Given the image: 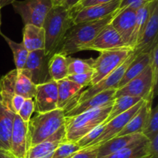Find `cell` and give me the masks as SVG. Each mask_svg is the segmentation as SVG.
<instances>
[{
    "mask_svg": "<svg viewBox=\"0 0 158 158\" xmlns=\"http://www.w3.org/2000/svg\"><path fill=\"white\" fill-rule=\"evenodd\" d=\"M15 115L2 104L0 99V150L10 151V138Z\"/></svg>",
    "mask_w": 158,
    "mask_h": 158,
    "instance_id": "23",
    "label": "cell"
},
{
    "mask_svg": "<svg viewBox=\"0 0 158 158\" xmlns=\"http://www.w3.org/2000/svg\"><path fill=\"white\" fill-rule=\"evenodd\" d=\"M158 134V106L151 108L149 117L146 122L144 128L142 131V134L146 137L148 140L157 135Z\"/></svg>",
    "mask_w": 158,
    "mask_h": 158,
    "instance_id": "32",
    "label": "cell"
},
{
    "mask_svg": "<svg viewBox=\"0 0 158 158\" xmlns=\"http://www.w3.org/2000/svg\"><path fill=\"white\" fill-rule=\"evenodd\" d=\"M0 158H15V157L11 154L10 151L0 150Z\"/></svg>",
    "mask_w": 158,
    "mask_h": 158,
    "instance_id": "45",
    "label": "cell"
},
{
    "mask_svg": "<svg viewBox=\"0 0 158 158\" xmlns=\"http://www.w3.org/2000/svg\"><path fill=\"white\" fill-rule=\"evenodd\" d=\"M158 4L155 6L149 17L146 26L134 49L136 56L143 52H150L154 45L158 43Z\"/></svg>",
    "mask_w": 158,
    "mask_h": 158,
    "instance_id": "16",
    "label": "cell"
},
{
    "mask_svg": "<svg viewBox=\"0 0 158 158\" xmlns=\"http://www.w3.org/2000/svg\"><path fill=\"white\" fill-rule=\"evenodd\" d=\"M135 56L136 55L133 52L129 56V57L125 60L124 63H122L114 72L111 73L110 75L106 76L105 78L100 80L97 84L94 85V86H90L88 89H85L83 92H82L78 97L77 104L82 103L84 100H87V99L90 98V97H94V96L97 95V94H100V93L103 92V91L109 90V89H117V86H118L119 83L121 80L127 68L128 67L130 63L134 60Z\"/></svg>",
    "mask_w": 158,
    "mask_h": 158,
    "instance_id": "8",
    "label": "cell"
},
{
    "mask_svg": "<svg viewBox=\"0 0 158 158\" xmlns=\"http://www.w3.org/2000/svg\"><path fill=\"white\" fill-rule=\"evenodd\" d=\"M143 158H158V156L149 155V156H147V157H143Z\"/></svg>",
    "mask_w": 158,
    "mask_h": 158,
    "instance_id": "49",
    "label": "cell"
},
{
    "mask_svg": "<svg viewBox=\"0 0 158 158\" xmlns=\"http://www.w3.org/2000/svg\"><path fill=\"white\" fill-rule=\"evenodd\" d=\"M16 77L17 69H15L0 78V99L2 104L12 112H13L12 100L15 95V86Z\"/></svg>",
    "mask_w": 158,
    "mask_h": 158,
    "instance_id": "26",
    "label": "cell"
},
{
    "mask_svg": "<svg viewBox=\"0 0 158 158\" xmlns=\"http://www.w3.org/2000/svg\"><path fill=\"white\" fill-rule=\"evenodd\" d=\"M0 35L6 40V43H8L9 46L10 47L11 50H12V54H13L15 69L17 70H20V69H23L25 64H26V60H27L28 56H29V52L26 49L23 42L22 43H15V41L8 38L6 35H5L2 32L0 33Z\"/></svg>",
    "mask_w": 158,
    "mask_h": 158,
    "instance_id": "31",
    "label": "cell"
},
{
    "mask_svg": "<svg viewBox=\"0 0 158 158\" xmlns=\"http://www.w3.org/2000/svg\"><path fill=\"white\" fill-rule=\"evenodd\" d=\"M99 146H91L81 148L69 158H97Z\"/></svg>",
    "mask_w": 158,
    "mask_h": 158,
    "instance_id": "39",
    "label": "cell"
},
{
    "mask_svg": "<svg viewBox=\"0 0 158 158\" xmlns=\"http://www.w3.org/2000/svg\"><path fill=\"white\" fill-rule=\"evenodd\" d=\"M111 1H113V0H82L81 2H80L77 7L71 9V11H72V12H76V11L82 9V8L89 7V6L103 4V3L109 2H111Z\"/></svg>",
    "mask_w": 158,
    "mask_h": 158,
    "instance_id": "41",
    "label": "cell"
},
{
    "mask_svg": "<svg viewBox=\"0 0 158 158\" xmlns=\"http://www.w3.org/2000/svg\"><path fill=\"white\" fill-rule=\"evenodd\" d=\"M141 100H143L141 98H139V97H128V96H121V97L115 98L109 116H108L104 123L110 121L117 116L127 111L128 110L132 108L133 106H135L137 103H138Z\"/></svg>",
    "mask_w": 158,
    "mask_h": 158,
    "instance_id": "30",
    "label": "cell"
},
{
    "mask_svg": "<svg viewBox=\"0 0 158 158\" xmlns=\"http://www.w3.org/2000/svg\"><path fill=\"white\" fill-rule=\"evenodd\" d=\"M136 12V9L131 7H126L121 10L118 9L110 22V25L118 32L127 47H130L131 35L135 26Z\"/></svg>",
    "mask_w": 158,
    "mask_h": 158,
    "instance_id": "15",
    "label": "cell"
},
{
    "mask_svg": "<svg viewBox=\"0 0 158 158\" xmlns=\"http://www.w3.org/2000/svg\"><path fill=\"white\" fill-rule=\"evenodd\" d=\"M68 59H69L68 76L83 73L89 72V71H94L92 66H90L88 60H83L77 58H72L69 56H68Z\"/></svg>",
    "mask_w": 158,
    "mask_h": 158,
    "instance_id": "34",
    "label": "cell"
},
{
    "mask_svg": "<svg viewBox=\"0 0 158 158\" xmlns=\"http://www.w3.org/2000/svg\"><path fill=\"white\" fill-rule=\"evenodd\" d=\"M142 134H135L131 135L120 136L110 139L108 141L102 143L98 148L97 158H104L132 143L133 142L142 138Z\"/></svg>",
    "mask_w": 158,
    "mask_h": 158,
    "instance_id": "22",
    "label": "cell"
},
{
    "mask_svg": "<svg viewBox=\"0 0 158 158\" xmlns=\"http://www.w3.org/2000/svg\"><path fill=\"white\" fill-rule=\"evenodd\" d=\"M93 74H94V71H89V72L83 73L69 75L66 78L84 88L91 85Z\"/></svg>",
    "mask_w": 158,
    "mask_h": 158,
    "instance_id": "38",
    "label": "cell"
},
{
    "mask_svg": "<svg viewBox=\"0 0 158 158\" xmlns=\"http://www.w3.org/2000/svg\"><path fill=\"white\" fill-rule=\"evenodd\" d=\"M113 103L71 117H65L66 140L77 142L88 132L106 121Z\"/></svg>",
    "mask_w": 158,
    "mask_h": 158,
    "instance_id": "3",
    "label": "cell"
},
{
    "mask_svg": "<svg viewBox=\"0 0 158 158\" xmlns=\"http://www.w3.org/2000/svg\"><path fill=\"white\" fill-rule=\"evenodd\" d=\"M81 1L82 0H63L61 6H63L66 9L71 10V9L77 7L81 2Z\"/></svg>",
    "mask_w": 158,
    "mask_h": 158,
    "instance_id": "44",
    "label": "cell"
},
{
    "mask_svg": "<svg viewBox=\"0 0 158 158\" xmlns=\"http://www.w3.org/2000/svg\"><path fill=\"white\" fill-rule=\"evenodd\" d=\"M68 56L54 53L49 60V73L51 80L58 82L66 79L68 76Z\"/></svg>",
    "mask_w": 158,
    "mask_h": 158,
    "instance_id": "29",
    "label": "cell"
},
{
    "mask_svg": "<svg viewBox=\"0 0 158 158\" xmlns=\"http://www.w3.org/2000/svg\"><path fill=\"white\" fill-rule=\"evenodd\" d=\"M143 102V100L139 102L138 103H137L135 106H134L132 108L128 110L127 111L117 116V117L113 118L110 121L105 123L104 130L102 132V134H100V137L97 140H95L91 143L89 147L100 146L102 143H105V142L108 141L110 139L117 137L121 132L122 130L124 128V127L127 124L130 120L134 117V114L140 109Z\"/></svg>",
    "mask_w": 158,
    "mask_h": 158,
    "instance_id": "10",
    "label": "cell"
},
{
    "mask_svg": "<svg viewBox=\"0 0 158 158\" xmlns=\"http://www.w3.org/2000/svg\"><path fill=\"white\" fill-rule=\"evenodd\" d=\"M34 111H35V104H34L33 99H26L17 115H19V117L23 121L28 123Z\"/></svg>",
    "mask_w": 158,
    "mask_h": 158,
    "instance_id": "37",
    "label": "cell"
},
{
    "mask_svg": "<svg viewBox=\"0 0 158 158\" xmlns=\"http://www.w3.org/2000/svg\"><path fill=\"white\" fill-rule=\"evenodd\" d=\"M133 52L134 50L129 47L110 49L100 52L97 59L88 60L94 69L90 86L97 84L117 69Z\"/></svg>",
    "mask_w": 158,
    "mask_h": 158,
    "instance_id": "5",
    "label": "cell"
},
{
    "mask_svg": "<svg viewBox=\"0 0 158 158\" xmlns=\"http://www.w3.org/2000/svg\"><path fill=\"white\" fill-rule=\"evenodd\" d=\"M36 86L31 80L30 74L26 69L17 70L15 93L25 99H34Z\"/></svg>",
    "mask_w": 158,
    "mask_h": 158,
    "instance_id": "28",
    "label": "cell"
},
{
    "mask_svg": "<svg viewBox=\"0 0 158 158\" xmlns=\"http://www.w3.org/2000/svg\"><path fill=\"white\" fill-rule=\"evenodd\" d=\"M149 140L150 154L152 156H158V134Z\"/></svg>",
    "mask_w": 158,
    "mask_h": 158,
    "instance_id": "43",
    "label": "cell"
},
{
    "mask_svg": "<svg viewBox=\"0 0 158 158\" xmlns=\"http://www.w3.org/2000/svg\"><path fill=\"white\" fill-rule=\"evenodd\" d=\"M116 90L117 89H111L109 90L103 91L84 100L82 103L75 105L73 107L64 113L65 117H74L86 111L101 107V106L113 103L115 100Z\"/></svg>",
    "mask_w": 158,
    "mask_h": 158,
    "instance_id": "18",
    "label": "cell"
},
{
    "mask_svg": "<svg viewBox=\"0 0 158 158\" xmlns=\"http://www.w3.org/2000/svg\"><path fill=\"white\" fill-rule=\"evenodd\" d=\"M73 25L71 10L63 6H55L45 17L43 26L45 31V53L51 57L57 52L67 31Z\"/></svg>",
    "mask_w": 158,
    "mask_h": 158,
    "instance_id": "2",
    "label": "cell"
},
{
    "mask_svg": "<svg viewBox=\"0 0 158 158\" xmlns=\"http://www.w3.org/2000/svg\"><path fill=\"white\" fill-rule=\"evenodd\" d=\"M123 47L127 46L124 44L118 32L110 23L100 31V33L91 43L83 46L80 49V51L94 50L100 52Z\"/></svg>",
    "mask_w": 158,
    "mask_h": 158,
    "instance_id": "12",
    "label": "cell"
},
{
    "mask_svg": "<svg viewBox=\"0 0 158 158\" xmlns=\"http://www.w3.org/2000/svg\"><path fill=\"white\" fill-rule=\"evenodd\" d=\"M49 58L46 55L44 49L29 52L23 69L29 71L31 80L35 86L52 80L49 73Z\"/></svg>",
    "mask_w": 158,
    "mask_h": 158,
    "instance_id": "9",
    "label": "cell"
},
{
    "mask_svg": "<svg viewBox=\"0 0 158 158\" xmlns=\"http://www.w3.org/2000/svg\"><path fill=\"white\" fill-rule=\"evenodd\" d=\"M64 111L60 109L38 114L30 119L27 127L29 149L51 137L64 126Z\"/></svg>",
    "mask_w": 158,
    "mask_h": 158,
    "instance_id": "4",
    "label": "cell"
},
{
    "mask_svg": "<svg viewBox=\"0 0 158 158\" xmlns=\"http://www.w3.org/2000/svg\"><path fill=\"white\" fill-rule=\"evenodd\" d=\"M150 65V53L143 52L135 56L134 60L130 63L127 68L121 80L117 86V89L123 87L124 85L131 80L137 77V75L143 72Z\"/></svg>",
    "mask_w": 158,
    "mask_h": 158,
    "instance_id": "27",
    "label": "cell"
},
{
    "mask_svg": "<svg viewBox=\"0 0 158 158\" xmlns=\"http://www.w3.org/2000/svg\"><path fill=\"white\" fill-rule=\"evenodd\" d=\"M150 1L151 0H121L119 6V10H121L126 7H131L137 10L140 6Z\"/></svg>",
    "mask_w": 158,
    "mask_h": 158,
    "instance_id": "40",
    "label": "cell"
},
{
    "mask_svg": "<svg viewBox=\"0 0 158 158\" xmlns=\"http://www.w3.org/2000/svg\"><path fill=\"white\" fill-rule=\"evenodd\" d=\"M157 4L158 0H151L137 9L135 26H134V31H133L132 35H131V42H130V47L133 50L137 45L139 39L146 26L153 9Z\"/></svg>",
    "mask_w": 158,
    "mask_h": 158,
    "instance_id": "21",
    "label": "cell"
},
{
    "mask_svg": "<svg viewBox=\"0 0 158 158\" xmlns=\"http://www.w3.org/2000/svg\"><path fill=\"white\" fill-rule=\"evenodd\" d=\"M58 91L57 108L66 112L77 104L78 97L81 94L82 87L67 78L56 82Z\"/></svg>",
    "mask_w": 158,
    "mask_h": 158,
    "instance_id": "17",
    "label": "cell"
},
{
    "mask_svg": "<svg viewBox=\"0 0 158 158\" xmlns=\"http://www.w3.org/2000/svg\"><path fill=\"white\" fill-rule=\"evenodd\" d=\"M150 65L153 74V80L155 88L157 89L158 80V43H156L150 51Z\"/></svg>",
    "mask_w": 158,
    "mask_h": 158,
    "instance_id": "36",
    "label": "cell"
},
{
    "mask_svg": "<svg viewBox=\"0 0 158 158\" xmlns=\"http://www.w3.org/2000/svg\"><path fill=\"white\" fill-rule=\"evenodd\" d=\"M15 0H0V7L2 8L8 5L12 4Z\"/></svg>",
    "mask_w": 158,
    "mask_h": 158,
    "instance_id": "46",
    "label": "cell"
},
{
    "mask_svg": "<svg viewBox=\"0 0 158 158\" xmlns=\"http://www.w3.org/2000/svg\"><path fill=\"white\" fill-rule=\"evenodd\" d=\"M120 1L121 0H113L103 4L82 8L76 12L71 11L73 16V25L95 21L108 16L118 10Z\"/></svg>",
    "mask_w": 158,
    "mask_h": 158,
    "instance_id": "13",
    "label": "cell"
},
{
    "mask_svg": "<svg viewBox=\"0 0 158 158\" xmlns=\"http://www.w3.org/2000/svg\"><path fill=\"white\" fill-rule=\"evenodd\" d=\"M151 155L149 140L143 136L126 148L104 158H143Z\"/></svg>",
    "mask_w": 158,
    "mask_h": 158,
    "instance_id": "25",
    "label": "cell"
},
{
    "mask_svg": "<svg viewBox=\"0 0 158 158\" xmlns=\"http://www.w3.org/2000/svg\"><path fill=\"white\" fill-rule=\"evenodd\" d=\"M80 149L81 148L77 144V142L64 140L57 147L52 158H69Z\"/></svg>",
    "mask_w": 158,
    "mask_h": 158,
    "instance_id": "33",
    "label": "cell"
},
{
    "mask_svg": "<svg viewBox=\"0 0 158 158\" xmlns=\"http://www.w3.org/2000/svg\"><path fill=\"white\" fill-rule=\"evenodd\" d=\"M63 0H51L52 3V6H61L62 2H63Z\"/></svg>",
    "mask_w": 158,
    "mask_h": 158,
    "instance_id": "47",
    "label": "cell"
},
{
    "mask_svg": "<svg viewBox=\"0 0 158 158\" xmlns=\"http://www.w3.org/2000/svg\"><path fill=\"white\" fill-rule=\"evenodd\" d=\"M104 127L105 123H102V124L97 126V127L91 130L89 132H88L86 135L83 136V137H81V138L77 142V144H78L81 148L89 147L91 143H92L94 140H97V139L100 137V135L102 134L103 130H104Z\"/></svg>",
    "mask_w": 158,
    "mask_h": 158,
    "instance_id": "35",
    "label": "cell"
},
{
    "mask_svg": "<svg viewBox=\"0 0 158 158\" xmlns=\"http://www.w3.org/2000/svg\"><path fill=\"white\" fill-rule=\"evenodd\" d=\"M2 8L0 7V33H1V24H2V13H1Z\"/></svg>",
    "mask_w": 158,
    "mask_h": 158,
    "instance_id": "48",
    "label": "cell"
},
{
    "mask_svg": "<svg viewBox=\"0 0 158 158\" xmlns=\"http://www.w3.org/2000/svg\"><path fill=\"white\" fill-rule=\"evenodd\" d=\"M117 11L101 19L73 25L65 35L56 53L69 56V55L80 52L83 46L91 43L100 31L106 25L110 23Z\"/></svg>",
    "mask_w": 158,
    "mask_h": 158,
    "instance_id": "1",
    "label": "cell"
},
{
    "mask_svg": "<svg viewBox=\"0 0 158 158\" xmlns=\"http://www.w3.org/2000/svg\"><path fill=\"white\" fill-rule=\"evenodd\" d=\"M35 111L37 114H43L58 109V91L57 83L53 80L36 86L34 97Z\"/></svg>",
    "mask_w": 158,
    "mask_h": 158,
    "instance_id": "11",
    "label": "cell"
},
{
    "mask_svg": "<svg viewBox=\"0 0 158 158\" xmlns=\"http://www.w3.org/2000/svg\"><path fill=\"white\" fill-rule=\"evenodd\" d=\"M12 5L25 26L34 25L39 27L43 26L45 17L53 6L51 0H15Z\"/></svg>",
    "mask_w": 158,
    "mask_h": 158,
    "instance_id": "7",
    "label": "cell"
},
{
    "mask_svg": "<svg viewBox=\"0 0 158 158\" xmlns=\"http://www.w3.org/2000/svg\"><path fill=\"white\" fill-rule=\"evenodd\" d=\"M156 88L153 80L151 66H148L144 70L126 85L116 90L115 98L121 96H128L141 98L143 100L152 101Z\"/></svg>",
    "mask_w": 158,
    "mask_h": 158,
    "instance_id": "6",
    "label": "cell"
},
{
    "mask_svg": "<svg viewBox=\"0 0 158 158\" xmlns=\"http://www.w3.org/2000/svg\"><path fill=\"white\" fill-rule=\"evenodd\" d=\"M151 103H152V101L143 100L140 109L137 110V112L134 114V117L130 120L127 124L124 127V128L122 130L121 132L117 137L131 135V134H142V131L144 128L151 110L152 108Z\"/></svg>",
    "mask_w": 158,
    "mask_h": 158,
    "instance_id": "20",
    "label": "cell"
},
{
    "mask_svg": "<svg viewBox=\"0 0 158 158\" xmlns=\"http://www.w3.org/2000/svg\"><path fill=\"white\" fill-rule=\"evenodd\" d=\"M25 100H26V99L23 98L21 96L17 95V94H15V95L14 96V97L12 98V110H13V112L15 113V114H18L20 108L22 107L23 103H24Z\"/></svg>",
    "mask_w": 158,
    "mask_h": 158,
    "instance_id": "42",
    "label": "cell"
},
{
    "mask_svg": "<svg viewBox=\"0 0 158 158\" xmlns=\"http://www.w3.org/2000/svg\"><path fill=\"white\" fill-rule=\"evenodd\" d=\"M64 140H66V131L65 126H63L49 138L29 148L27 158H52L57 147Z\"/></svg>",
    "mask_w": 158,
    "mask_h": 158,
    "instance_id": "19",
    "label": "cell"
},
{
    "mask_svg": "<svg viewBox=\"0 0 158 158\" xmlns=\"http://www.w3.org/2000/svg\"><path fill=\"white\" fill-rule=\"evenodd\" d=\"M28 123L15 114L10 138V153L15 158H27L29 151L27 135Z\"/></svg>",
    "mask_w": 158,
    "mask_h": 158,
    "instance_id": "14",
    "label": "cell"
},
{
    "mask_svg": "<svg viewBox=\"0 0 158 158\" xmlns=\"http://www.w3.org/2000/svg\"><path fill=\"white\" fill-rule=\"evenodd\" d=\"M23 43L28 52L44 49L45 31L43 27L26 25L23 28Z\"/></svg>",
    "mask_w": 158,
    "mask_h": 158,
    "instance_id": "24",
    "label": "cell"
}]
</instances>
